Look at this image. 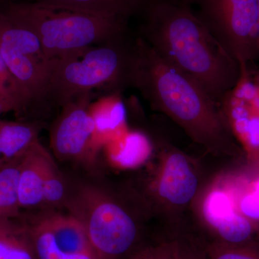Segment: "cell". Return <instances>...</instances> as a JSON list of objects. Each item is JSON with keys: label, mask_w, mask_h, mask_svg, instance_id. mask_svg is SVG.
I'll list each match as a JSON object with an SVG mask.
<instances>
[{"label": "cell", "mask_w": 259, "mask_h": 259, "mask_svg": "<svg viewBox=\"0 0 259 259\" xmlns=\"http://www.w3.org/2000/svg\"><path fill=\"white\" fill-rule=\"evenodd\" d=\"M22 158L0 167V218H18L22 214L18 188Z\"/></svg>", "instance_id": "17"}, {"label": "cell", "mask_w": 259, "mask_h": 259, "mask_svg": "<svg viewBox=\"0 0 259 259\" xmlns=\"http://www.w3.org/2000/svg\"><path fill=\"white\" fill-rule=\"evenodd\" d=\"M257 6H258V30H259V0H256Z\"/></svg>", "instance_id": "27"}, {"label": "cell", "mask_w": 259, "mask_h": 259, "mask_svg": "<svg viewBox=\"0 0 259 259\" xmlns=\"http://www.w3.org/2000/svg\"><path fill=\"white\" fill-rule=\"evenodd\" d=\"M151 190L161 209L178 212L190 206L199 190L200 181L193 160L171 145L161 148Z\"/></svg>", "instance_id": "8"}, {"label": "cell", "mask_w": 259, "mask_h": 259, "mask_svg": "<svg viewBox=\"0 0 259 259\" xmlns=\"http://www.w3.org/2000/svg\"><path fill=\"white\" fill-rule=\"evenodd\" d=\"M0 259H37L28 228L20 217L0 218Z\"/></svg>", "instance_id": "15"}, {"label": "cell", "mask_w": 259, "mask_h": 259, "mask_svg": "<svg viewBox=\"0 0 259 259\" xmlns=\"http://www.w3.org/2000/svg\"><path fill=\"white\" fill-rule=\"evenodd\" d=\"M202 211L206 221L217 234L216 239L232 244L257 241L258 230L254 221L237 211L222 192H211L204 200Z\"/></svg>", "instance_id": "9"}, {"label": "cell", "mask_w": 259, "mask_h": 259, "mask_svg": "<svg viewBox=\"0 0 259 259\" xmlns=\"http://www.w3.org/2000/svg\"><path fill=\"white\" fill-rule=\"evenodd\" d=\"M0 100L18 115L30 110L28 102L0 54Z\"/></svg>", "instance_id": "19"}, {"label": "cell", "mask_w": 259, "mask_h": 259, "mask_svg": "<svg viewBox=\"0 0 259 259\" xmlns=\"http://www.w3.org/2000/svg\"><path fill=\"white\" fill-rule=\"evenodd\" d=\"M51 156L38 140L22 158L18 187L22 210L42 207L44 177L48 161Z\"/></svg>", "instance_id": "10"}, {"label": "cell", "mask_w": 259, "mask_h": 259, "mask_svg": "<svg viewBox=\"0 0 259 259\" xmlns=\"http://www.w3.org/2000/svg\"><path fill=\"white\" fill-rule=\"evenodd\" d=\"M37 214L47 227L56 245L61 250L73 254L97 256L82 225L72 214H64L56 209H44Z\"/></svg>", "instance_id": "11"}, {"label": "cell", "mask_w": 259, "mask_h": 259, "mask_svg": "<svg viewBox=\"0 0 259 259\" xmlns=\"http://www.w3.org/2000/svg\"><path fill=\"white\" fill-rule=\"evenodd\" d=\"M40 125L28 121L0 120V153L6 163L20 159L38 141Z\"/></svg>", "instance_id": "13"}, {"label": "cell", "mask_w": 259, "mask_h": 259, "mask_svg": "<svg viewBox=\"0 0 259 259\" xmlns=\"http://www.w3.org/2000/svg\"><path fill=\"white\" fill-rule=\"evenodd\" d=\"M95 97V93L85 94L61 107L50 131L51 150L61 161L90 164L96 158L95 125L90 112Z\"/></svg>", "instance_id": "7"}, {"label": "cell", "mask_w": 259, "mask_h": 259, "mask_svg": "<svg viewBox=\"0 0 259 259\" xmlns=\"http://www.w3.org/2000/svg\"><path fill=\"white\" fill-rule=\"evenodd\" d=\"M117 94H109L90 105L95 125L94 143L98 152L110 142L112 135L117 132L125 122V107Z\"/></svg>", "instance_id": "14"}, {"label": "cell", "mask_w": 259, "mask_h": 259, "mask_svg": "<svg viewBox=\"0 0 259 259\" xmlns=\"http://www.w3.org/2000/svg\"><path fill=\"white\" fill-rule=\"evenodd\" d=\"M66 208L82 225L99 259H127L134 253L139 226L130 213L103 191L83 186L70 196Z\"/></svg>", "instance_id": "5"}, {"label": "cell", "mask_w": 259, "mask_h": 259, "mask_svg": "<svg viewBox=\"0 0 259 259\" xmlns=\"http://www.w3.org/2000/svg\"><path fill=\"white\" fill-rule=\"evenodd\" d=\"M256 167H257V168H258V169L259 170V163H258V165H257V166H256Z\"/></svg>", "instance_id": "28"}, {"label": "cell", "mask_w": 259, "mask_h": 259, "mask_svg": "<svg viewBox=\"0 0 259 259\" xmlns=\"http://www.w3.org/2000/svg\"><path fill=\"white\" fill-rule=\"evenodd\" d=\"M180 239H174L136 250L127 259H180Z\"/></svg>", "instance_id": "22"}, {"label": "cell", "mask_w": 259, "mask_h": 259, "mask_svg": "<svg viewBox=\"0 0 259 259\" xmlns=\"http://www.w3.org/2000/svg\"><path fill=\"white\" fill-rule=\"evenodd\" d=\"M241 213L252 220H259V180L255 183L254 192L248 194L241 202Z\"/></svg>", "instance_id": "23"}, {"label": "cell", "mask_w": 259, "mask_h": 259, "mask_svg": "<svg viewBox=\"0 0 259 259\" xmlns=\"http://www.w3.org/2000/svg\"><path fill=\"white\" fill-rule=\"evenodd\" d=\"M9 112H10V109L8 108V107L5 105L4 102L0 100V120H1V116L3 115V114Z\"/></svg>", "instance_id": "25"}, {"label": "cell", "mask_w": 259, "mask_h": 259, "mask_svg": "<svg viewBox=\"0 0 259 259\" xmlns=\"http://www.w3.org/2000/svg\"><path fill=\"white\" fill-rule=\"evenodd\" d=\"M196 16L240 64L259 60L256 0H187Z\"/></svg>", "instance_id": "6"}, {"label": "cell", "mask_w": 259, "mask_h": 259, "mask_svg": "<svg viewBox=\"0 0 259 259\" xmlns=\"http://www.w3.org/2000/svg\"><path fill=\"white\" fill-rule=\"evenodd\" d=\"M0 11L33 32L49 60L78 55L128 33V20L11 0Z\"/></svg>", "instance_id": "3"}, {"label": "cell", "mask_w": 259, "mask_h": 259, "mask_svg": "<svg viewBox=\"0 0 259 259\" xmlns=\"http://www.w3.org/2000/svg\"><path fill=\"white\" fill-rule=\"evenodd\" d=\"M127 19L140 17L156 0H11Z\"/></svg>", "instance_id": "12"}, {"label": "cell", "mask_w": 259, "mask_h": 259, "mask_svg": "<svg viewBox=\"0 0 259 259\" xmlns=\"http://www.w3.org/2000/svg\"><path fill=\"white\" fill-rule=\"evenodd\" d=\"M20 218L28 228L37 259H99L95 255L73 254L61 250L37 214L23 215L22 212Z\"/></svg>", "instance_id": "16"}, {"label": "cell", "mask_w": 259, "mask_h": 259, "mask_svg": "<svg viewBox=\"0 0 259 259\" xmlns=\"http://www.w3.org/2000/svg\"><path fill=\"white\" fill-rule=\"evenodd\" d=\"M134 38L128 33L78 55L51 60L45 86L47 107H61L81 95L119 93L127 76Z\"/></svg>", "instance_id": "4"}, {"label": "cell", "mask_w": 259, "mask_h": 259, "mask_svg": "<svg viewBox=\"0 0 259 259\" xmlns=\"http://www.w3.org/2000/svg\"><path fill=\"white\" fill-rule=\"evenodd\" d=\"M207 259H259V241L232 244L214 240L204 246Z\"/></svg>", "instance_id": "20"}, {"label": "cell", "mask_w": 259, "mask_h": 259, "mask_svg": "<svg viewBox=\"0 0 259 259\" xmlns=\"http://www.w3.org/2000/svg\"><path fill=\"white\" fill-rule=\"evenodd\" d=\"M148 150L144 137L131 134L122 143L117 152H107L108 157L115 164L125 168L139 166L147 158Z\"/></svg>", "instance_id": "21"}, {"label": "cell", "mask_w": 259, "mask_h": 259, "mask_svg": "<svg viewBox=\"0 0 259 259\" xmlns=\"http://www.w3.org/2000/svg\"><path fill=\"white\" fill-rule=\"evenodd\" d=\"M180 259H207L204 246L190 239H180Z\"/></svg>", "instance_id": "24"}, {"label": "cell", "mask_w": 259, "mask_h": 259, "mask_svg": "<svg viewBox=\"0 0 259 259\" xmlns=\"http://www.w3.org/2000/svg\"><path fill=\"white\" fill-rule=\"evenodd\" d=\"M69 196L66 192V183L53 156L49 158L46 168L42 189V207L56 209L66 207Z\"/></svg>", "instance_id": "18"}, {"label": "cell", "mask_w": 259, "mask_h": 259, "mask_svg": "<svg viewBox=\"0 0 259 259\" xmlns=\"http://www.w3.org/2000/svg\"><path fill=\"white\" fill-rule=\"evenodd\" d=\"M6 162H5L4 158H3V156H2L1 153H0V167L4 166V165L7 164Z\"/></svg>", "instance_id": "26"}, {"label": "cell", "mask_w": 259, "mask_h": 259, "mask_svg": "<svg viewBox=\"0 0 259 259\" xmlns=\"http://www.w3.org/2000/svg\"><path fill=\"white\" fill-rule=\"evenodd\" d=\"M127 83L209 152L246 157L223 105L197 81L163 60L139 35L134 37Z\"/></svg>", "instance_id": "1"}, {"label": "cell", "mask_w": 259, "mask_h": 259, "mask_svg": "<svg viewBox=\"0 0 259 259\" xmlns=\"http://www.w3.org/2000/svg\"><path fill=\"white\" fill-rule=\"evenodd\" d=\"M140 18L138 35L223 105L239 81L241 64L216 41L188 1L156 0Z\"/></svg>", "instance_id": "2"}]
</instances>
